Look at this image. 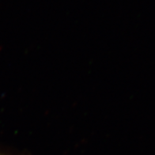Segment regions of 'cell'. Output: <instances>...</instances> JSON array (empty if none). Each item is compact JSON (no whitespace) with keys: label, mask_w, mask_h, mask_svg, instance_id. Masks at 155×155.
I'll use <instances>...</instances> for the list:
<instances>
[{"label":"cell","mask_w":155,"mask_h":155,"mask_svg":"<svg viewBox=\"0 0 155 155\" xmlns=\"http://www.w3.org/2000/svg\"><path fill=\"white\" fill-rule=\"evenodd\" d=\"M0 155H3V154H0Z\"/></svg>","instance_id":"6da1fadb"}]
</instances>
